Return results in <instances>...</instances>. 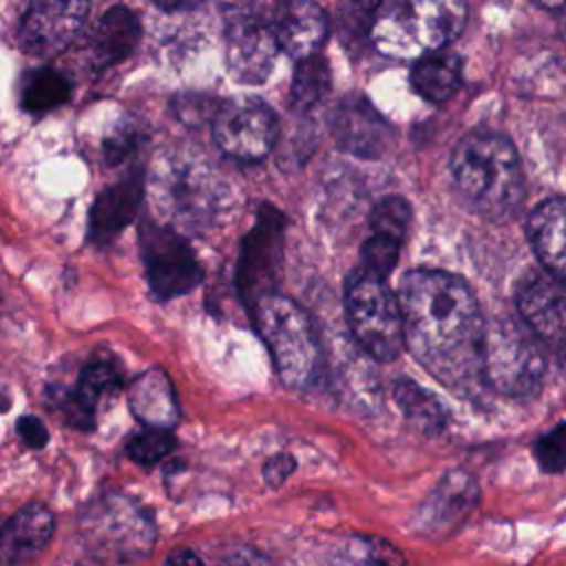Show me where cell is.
<instances>
[{
  "instance_id": "1",
  "label": "cell",
  "mask_w": 566,
  "mask_h": 566,
  "mask_svg": "<svg viewBox=\"0 0 566 566\" xmlns=\"http://www.w3.org/2000/svg\"><path fill=\"white\" fill-rule=\"evenodd\" d=\"M405 345L442 385L460 391L482 378L486 323L471 287L442 270H413L400 283Z\"/></svg>"
},
{
  "instance_id": "24",
  "label": "cell",
  "mask_w": 566,
  "mask_h": 566,
  "mask_svg": "<svg viewBox=\"0 0 566 566\" xmlns=\"http://www.w3.org/2000/svg\"><path fill=\"white\" fill-rule=\"evenodd\" d=\"M394 400L407 424L422 436H438L447 427V411L442 402L411 378H398L391 385Z\"/></svg>"
},
{
  "instance_id": "16",
  "label": "cell",
  "mask_w": 566,
  "mask_h": 566,
  "mask_svg": "<svg viewBox=\"0 0 566 566\" xmlns=\"http://www.w3.org/2000/svg\"><path fill=\"white\" fill-rule=\"evenodd\" d=\"M281 217L272 208H263L259 223L250 237H245L239 263V285L250 298L259 301L265 296L263 285L274 279L281 254Z\"/></svg>"
},
{
  "instance_id": "6",
  "label": "cell",
  "mask_w": 566,
  "mask_h": 566,
  "mask_svg": "<svg viewBox=\"0 0 566 566\" xmlns=\"http://www.w3.org/2000/svg\"><path fill=\"white\" fill-rule=\"evenodd\" d=\"M80 537L91 557L133 564L150 555L157 526L150 513L130 495L106 493L82 511Z\"/></svg>"
},
{
  "instance_id": "30",
  "label": "cell",
  "mask_w": 566,
  "mask_h": 566,
  "mask_svg": "<svg viewBox=\"0 0 566 566\" xmlns=\"http://www.w3.org/2000/svg\"><path fill=\"white\" fill-rule=\"evenodd\" d=\"M533 458L542 473L559 475L566 471V420L553 424L533 440Z\"/></svg>"
},
{
  "instance_id": "13",
  "label": "cell",
  "mask_w": 566,
  "mask_h": 566,
  "mask_svg": "<svg viewBox=\"0 0 566 566\" xmlns=\"http://www.w3.org/2000/svg\"><path fill=\"white\" fill-rule=\"evenodd\" d=\"M480 486L464 469H449L413 511L409 528L427 539H440L464 524L478 506Z\"/></svg>"
},
{
  "instance_id": "38",
  "label": "cell",
  "mask_w": 566,
  "mask_h": 566,
  "mask_svg": "<svg viewBox=\"0 0 566 566\" xmlns=\"http://www.w3.org/2000/svg\"><path fill=\"white\" fill-rule=\"evenodd\" d=\"M219 566H261V559L252 551H232L219 562Z\"/></svg>"
},
{
  "instance_id": "14",
  "label": "cell",
  "mask_w": 566,
  "mask_h": 566,
  "mask_svg": "<svg viewBox=\"0 0 566 566\" xmlns=\"http://www.w3.org/2000/svg\"><path fill=\"white\" fill-rule=\"evenodd\" d=\"M336 144L356 157H380L394 146L391 124L363 97L345 95L329 119Z\"/></svg>"
},
{
  "instance_id": "28",
  "label": "cell",
  "mask_w": 566,
  "mask_h": 566,
  "mask_svg": "<svg viewBox=\"0 0 566 566\" xmlns=\"http://www.w3.org/2000/svg\"><path fill=\"white\" fill-rule=\"evenodd\" d=\"M409 219H411L409 201L398 197V195H389L371 208L369 230L374 234H385V237L402 241L405 232H407V226H409Z\"/></svg>"
},
{
  "instance_id": "34",
  "label": "cell",
  "mask_w": 566,
  "mask_h": 566,
  "mask_svg": "<svg viewBox=\"0 0 566 566\" xmlns=\"http://www.w3.org/2000/svg\"><path fill=\"white\" fill-rule=\"evenodd\" d=\"M296 469V460L290 453H274L272 458L265 460L263 464V482L270 489H279Z\"/></svg>"
},
{
  "instance_id": "26",
  "label": "cell",
  "mask_w": 566,
  "mask_h": 566,
  "mask_svg": "<svg viewBox=\"0 0 566 566\" xmlns=\"http://www.w3.org/2000/svg\"><path fill=\"white\" fill-rule=\"evenodd\" d=\"M71 93V84L53 69L31 71L20 88L22 108L29 113H44L60 106Z\"/></svg>"
},
{
  "instance_id": "8",
  "label": "cell",
  "mask_w": 566,
  "mask_h": 566,
  "mask_svg": "<svg viewBox=\"0 0 566 566\" xmlns=\"http://www.w3.org/2000/svg\"><path fill=\"white\" fill-rule=\"evenodd\" d=\"M531 329L511 318L486 325L482 349L484 382L511 398H528L542 387L546 360Z\"/></svg>"
},
{
  "instance_id": "17",
  "label": "cell",
  "mask_w": 566,
  "mask_h": 566,
  "mask_svg": "<svg viewBox=\"0 0 566 566\" xmlns=\"http://www.w3.org/2000/svg\"><path fill=\"white\" fill-rule=\"evenodd\" d=\"M53 513L40 504L29 502L18 509L4 524L0 537V555L4 566H24L35 559L53 537Z\"/></svg>"
},
{
  "instance_id": "37",
  "label": "cell",
  "mask_w": 566,
  "mask_h": 566,
  "mask_svg": "<svg viewBox=\"0 0 566 566\" xmlns=\"http://www.w3.org/2000/svg\"><path fill=\"white\" fill-rule=\"evenodd\" d=\"M164 566H203V562H201V557H199L195 551H190V548H175V551L166 557Z\"/></svg>"
},
{
  "instance_id": "11",
  "label": "cell",
  "mask_w": 566,
  "mask_h": 566,
  "mask_svg": "<svg viewBox=\"0 0 566 566\" xmlns=\"http://www.w3.org/2000/svg\"><path fill=\"white\" fill-rule=\"evenodd\" d=\"M212 135L226 155L259 161L276 144L279 124L274 111L259 97H232L212 117Z\"/></svg>"
},
{
  "instance_id": "4",
  "label": "cell",
  "mask_w": 566,
  "mask_h": 566,
  "mask_svg": "<svg viewBox=\"0 0 566 566\" xmlns=\"http://www.w3.org/2000/svg\"><path fill=\"white\" fill-rule=\"evenodd\" d=\"M467 22V0H385L371 42L396 60H420L453 42Z\"/></svg>"
},
{
  "instance_id": "7",
  "label": "cell",
  "mask_w": 566,
  "mask_h": 566,
  "mask_svg": "<svg viewBox=\"0 0 566 566\" xmlns=\"http://www.w3.org/2000/svg\"><path fill=\"white\" fill-rule=\"evenodd\" d=\"M345 318L358 347L374 360L389 363L405 347L400 298L385 279L356 272L345 290Z\"/></svg>"
},
{
  "instance_id": "35",
  "label": "cell",
  "mask_w": 566,
  "mask_h": 566,
  "mask_svg": "<svg viewBox=\"0 0 566 566\" xmlns=\"http://www.w3.org/2000/svg\"><path fill=\"white\" fill-rule=\"evenodd\" d=\"M175 108H177V113H179V117L184 122H188L190 113H195V122L192 124H199L206 117H214L217 111H219V106L210 104V99L203 97V95H181L175 102Z\"/></svg>"
},
{
  "instance_id": "12",
  "label": "cell",
  "mask_w": 566,
  "mask_h": 566,
  "mask_svg": "<svg viewBox=\"0 0 566 566\" xmlns=\"http://www.w3.org/2000/svg\"><path fill=\"white\" fill-rule=\"evenodd\" d=\"M522 323L566 365V285L553 274L531 272L515 292Z\"/></svg>"
},
{
  "instance_id": "31",
  "label": "cell",
  "mask_w": 566,
  "mask_h": 566,
  "mask_svg": "<svg viewBox=\"0 0 566 566\" xmlns=\"http://www.w3.org/2000/svg\"><path fill=\"white\" fill-rule=\"evenodd\" d=\"M400 245H402V241H398V239L371 232L369 239L363 243L360 270L358 272L385 279L394 270V265L398 261Z\"/></svg>"
},
{
  "instance_id": "32",
  "label": "cell",
  "mask_w": 566,
  "mask_h": 566,
  "mask_svg": "<svg viewBox=\"0 0 566 566\" xmlns=\"http://www.w3.org/2000/svg\"><path fill=\"white\" fill-rule=\"evenodd\" d=\"M175 447V438L168 429H144L139 433H135L128 444H126V453L130 460L139 462V464H155L161 458H166Z\"/></svg>"
},
{
  "instance_id": "29",
  "label": "cell",
  "mask_w": 566,
  "mask_h": 566,
  "mask_svg": "<svg viewBox=\"0 0 566 566\" xmlns=\"http://www.w3.org/2000/svg\"><path fill=\"white\" fill-rule=\"evenodd\" d=\"M228 24L261 22L276 24L290 0H217Z\"/></svg>"
},
{
  "instance_id": "3",
  "label": "cell",
  "mask_w": 566,
  "mask_h": 566,
  "mask_svg": "<svg viewBox=\"0 0 566 566\" xmlns=\"http://www.w3.org/2000/svg\"><path fill=\"white\" fill-rule=\"evenodd\" d=\"M451 177L467 203L491 221L515 217L526 195L520 155L495 130H471L455 144Z\"/></svg>"
},
{
  "instance_id": "27",
  "label": "cell",
  "mask_w": 566,
  "mask_h": 566,
  "mask_svg": "<svg viewBox=\"0 0 566 566\" xmlns=\"http://www.w3.org/2000/svg\"><path fill=\"white\" fill-rule=\"evenodd\" d=\"M329 69L325 64L323 57L314 55L307 60H301L296 71H294V80H292V106L296 111H310L314 106H318L327 91H329Z\"/></svg>"
},
{
  "instance_id": "22",
  "label": "cell",
  "mask_w": 566,
  "mask_h": 566,
  "mask_svg": "<svg viewBox=\"0 0 566 566\" xmlns=\"http://www.w3.org/2000/svg\"><path fill=\"white\" fill-rule=\"evenodd\" d=\"M119 387H122V374L113 360H108V358L91 360L82 369L73 394L64 402L66 420L75 427L91 429L95 422V411H97L99 402L104 398L117 394Z\"/></svg>"
},
{
  "instance_id": "23",
  "label": "cell",
  "mask_w": 566,
  "mask_h": 566,
  "mask_svg": "<svg viewBox=\"0 0 566 566\" xmlns=\"http://www.w3.org/2000/svg\"><path fill=\"white\" fill-rule=\"evenodd\" d=\"M139 22L126 7H113L99 18L88 38V60L95 66H108L124 60L139 40Z\"/></svg>"
},
{
  "instance_id": "2",
  "label": "cell",
  "mask_w": 566,
  "mask_h": 566,
  "mask_svg": "<svg viewBox=\"0 0 566 566\" xmlns=\"http://www.w3.org/2000/svg\"><path fill=\"white\" fill-rule=\"evenodd\" d=\"M148 197L159 223L177 232L212 228L232 203L230 184L190 148H172L155 159Z\"/></svg>"
},
{
  "instance_id": "19",
  "label": "cell",
  "mask_w": 566,
  "mask_h": 566,
  "mask_svg": "<svg viewBox=\"0 0 566 566\" xmlns=\"http://www.w3.org/2000/svg\"><path fill=\"white\" fill-rule=\"evenodd\" d=\"M329 31V20L321 4L312 0H294L276 20V38L281 49L294 60H307L318 53Z\"/></svg>"
},
{
  "instance_id": "39",
  "label": "cell",
  "mask_w": 566,
  "mask_h": 566,
  "mask_svg": "<svg viewBox=\"0 0 566 566\" xmlns=\"http://www.w3.org/2000/svg\"><path fill=\"white\" fill-rule=\"evenodd\" d=\"M155 2L166 11H184V9H192V7L201 4L203 0H155Z\"/></svg>"
},
{
  "instance_id": "33",
  "label": "cell",
  "mask_w": 566,
  "mask_h": 566,
  "mask_svg": "<svg viewBox=\"0 0 566 566\" xmlns=\"http://www.w3.org/2000/svg\"><path fill=\"white\" fill-rule=\"evenodd\" d=\"M385 0H340V31L349 40L371 33L376 15Z\"/></svg>"
},
{
  "instance_id": "15",
  "label": "cell",
  "mask_w": 566,
  "mask_h": 566,
  "mask_svg": "<svg viewBox=\"0 0 566 566\" xmlns=\"http://www.w3.org/2000/svg\"><path fill=\"white\" fill-rule=\"evenodd\" d=\"M281 44L276 24L237 22L228 24L226 64L239 84H261L274 69Z\"/></svg>"
},
{
  "instance_id": "18",
  "label": "cell",
  "mask_w": 566,
  "mask_h": 566,
  "mask_svg": "<svg viewBox=\"0 0 566 566\" xmlns=\"http://www.w3.org/2000/svg\"><path fill=\"white\" fill-rule=\"evenodd\" d=\"M526 234L544 270L566 285V197L539 203L526 221Z\"/></svg>"
},
{
  "instance_id": "5",
  "label": "cell",
  "mask_w": 566,
  "mask_h": 566,
  "mask_svg": "<svg viewBox=\"0 0 566 566\" xmlns=\"http://www.w3.org/2000/svg\"><path fill=\"white\" fill-rule=\"evenodd\" d=\"M254 323L281 382L290 389L312 387L321 371V345L305 310L272 292L254 303Z\"/></svg>"
},
{
  "instance_id": "25",
  "label": "cell",
  "mask_w": 566,
  "mask_h": 566,
  "mask_svg": "<svg viewBox=\"0 0 566 566\" xmlns=\"http://www.w3.org/2000/svg\"><path fill=\"white\" fill-rule=\"evenodd\" d=\"M416 93L431 102L449 99L462 84V60L455 53H431L416 60L411 69Z\"/></svg>"
},
{
  "instance_id": "9",
  "label": "cell",
  "mask_w": 566,
  "mask_h": 566,
  "mask_svg": "<svg viewBox=\"0 0 566 566\" xmlns=\"http://www.w3.org/2000/svg\"><path fill=\"white\" fill-rule=\"evenodd\" d=\"M91 0H13L15 44L31 55L62 51L82 29Z\"/></svg>"
},
{
  "instance_id": "41",
  "label": "cell",
  "mask_w": 566,
  "mask_h": 566,
  "mask_svg": "<svg viewBox=\"0 0 566 566\" xmlns=\"http://www.w3.org/2000/svg\"><path fill=\"white\" fill-rule=\"evenodd\" d=\"M564 38H566V20H564Z\"/></svg>"
},
{
  "instance_id": "10",
  "label": "cell",
  "mask_w": 566,
  "mask_h": 566,
  "mask_svg": "<svg viewBox=\"0 0 566 566\" xmlns=\"http://www.w3.org/2000/svg\"><path fill=\"white\" fill-rule=\"evenodd\" d=\"M139 245L146 279L157 298L181 296L201 281V265L190 243L177 230L146 223Z\"/></svg>"
},
{
  "instance_id": "20",
  "label": "cell",
  "mask_w": 566,
  "mask_h": 566,
  "mask_svg": "<svg viewBox=\"0 0 566 566\" xmlns=\"http://www.w3.org/2000/svg\"><path fill=\"white\" fill-rule=\"evenodd\" d=\"M133 416L148 429H172L179 420V405L168 374L153 367L137 376L128 389Z\"/></svg>"
},
{
  "instance_id": "40",
  "label": "cell",
  "mask_w": 566,
  "mask_h": 566,
  "mask_svg": "<svg viewBox=\"0 0 566 566\" xmlns=\"http://www.w3.org/2000/svg\"><path fill=\"white\" fill-rule=\"evenodd\" d=\"M537 4H542L548 11H559L566 13V0H535Z\"/></svg>"
},
{
  "instance_id": "21",
  "label": "cell",
  "mask_w": 566,
  "mask_h": 566,
  "mask_svg": "<svg viewBox=\"0 0 566 566\" xmlns=\"http://www.w3.org/2000/svg\"><path fill=\"white\" fill-rule=\"evenodd\" d=\"M144 177L139 170L128 172L115 186L104 190L91 210V239L97 243L111 241L122 228H126L142 201Z\"/></svg>"
},
{
  "instance_id": "36",
  "label": "cell",
  "mask_w": 566,
  "mask_h": 566,
  "mask_svg": "<svg viewBox=\"0 0 566 566\" xmlns=\"http://www.w3.org/2000/svg\"><path fill=\"white\" fill-rule=\"evenodd\" d=\"M15 431L20 436V440L31 447V449H42L49 442V429L44 427V422L35 416H22L15 422Z\"/></svg>"
}]
</instances>
